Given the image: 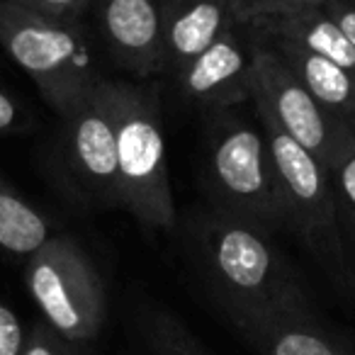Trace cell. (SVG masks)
Segmentation results:
<instances>
[{"instance_id": "cell-18", "label": "cell", "mask_w": 355, "mask_h": 355, "mask_svg": "<svg viewBox=\"0 0 355 355\" xmlns=\"http://www.w3.org/2000/svg\"><path fill=\"white\" fill-rule=\"evenodd\" d=\"M156 350L153 355H205L195 338L173 319H156Z\"/></svg>"}, {"instance_id": "cell-13", "label": "cell", "mask_w": 355, "mask_h": 355, "mask_svg": "<svg viewBox=\"0 0 355 355\" xmlns=\"http://www.w3.org/2000/svg\"><path fill=\"white\" fill-rule=\"evenodd\" d=\"M253 32L280 54V59L290 66L292 73L304 83V88L314 95V100L331 117L348 127H355V73L287 40L266 35L256 27Z\"/></svg>"}, {"instance_id": "cell-5", "label": "cell", "mask_w": 355, "mask_h": 355, "mask_svg": "<svg viewBox=\"0 0 355 355\" xmlns=\"http://www.w3.org/2000/svg\"><path fill=\"white\" fill-rule=\"evenodd\" d=\"M275 163L285 229H290L311 253L324 272L336 282L353 280L345 234L336 209L331 180L324 166L295 144L270 119L258 117Z\"/></svg>"}, {"instance_id": "cell-19", "label": "cell", "mask_w": 355, "mask_h": 355, "mask_svg": "<svg viewBox=\"0 0 355 355\" xmlns=\"http://www.w3.org/2000/svg\"><path fill=\"white\" fill-rule=\"evenodd\" d=\"M35 127V114L30 112L20 98L10 93L6 85H0V134H20Z\"/></svg>"}, {"instance_id": "cell-21", "label": "cell", "mask_w": 355, "mask_h": 355, "mask_svg": "<svg viewBox=\"0 0 355 355\" xmlns=\"http://www.w3.org/2000/svg\"><path fill=\"white\" fill-rule=\"evenodd\" d=\"M27 331L22 329L17 314L0 300V355H22Z\"/></svg>"}, {"instance_id": "cell-3", "label": "cell", "mask_w": 355, "mask_h": 355, "mask_svg": "<svg viewBox=\"0 0 355 355\" xmlns=\"http://www.w3.org/2000/svg\"><path fill=\"white\" fill-rule=\"evenodd\" d=\"M114 80V78H112ZM119 207L148 229L175 227L161 93L153 80H114Z\"/></svg>"}, {"instance_id": "cell-12", "label": "cell", "mask_w": 355, "mask_h": 355, "mask_svg": "<svg viewBox=\"0 0 355 355\" xmlns=\"http://www.w3.org/2000/svg\"><path fill=\"white\" fill-rule=\"evenodd\" d=\"M236 329L258 355H353L334 331L321 324L314 306L270 311L241 321Z\"/></svg>"}, {"instance_id": "cell-9", "label": "cell", "mask_w": 355, "mask_h": 355, "mask_svg": "<svg viewBox=\"0 0 355 355\" xmlns=\"http://www.w3.org/2000/svg\"><path fill=\"white\" fill-rule=\"evenodd\" d=\"M253 46L251 25H234L178 76L180 93L207 114L251 103Z\"/></svg>"}, {"instance_id": "cell-20", "label": "cell", "mask_w": 355, "mask_h": 355, "mask_svg": "<svg viewBox=\"0 0 355 355\" xmlns=\"http://www.w3.org/2000/svg\"><path fill=\"white\" fill-rule=\"evenodd\" d=\"M326 0H241L243 22H251L256 17L285 15V12H300L309 8H324Z\"/></svg>"}, {"instance_id": "cell-10", "label": "cell", "mask_w": 355, "mask_h": 355, "mask_svg": "<svg viewBox=\"0 0 355 355\" xmlns=\"http://www.w3.org/2000/svg\"><path fill=\"white\" fill-rule=\"evenodd\" d=\"M90 10L114 66L139 80L163 73L161 0H93Z\"/></svg>"}, {"instance_id": "cell-2", "label": "cell", "mask_w": 355, "mask_h": 355, "mask_svg": "<svg viewBox=\"0 0 355 355\" xmlns=\"http://www.w3.org/2000/svg\"><path fill=\"white\" fill-rule=\"evenodd\" d=\"M241 107L209 114L202 193L207 207L275 234L285 229L275 163L261 119H248Z\"/></svg>"}, {"instance_id": "cell-7", "label": "cell", "mask_w": 355, "mask_h": 355, "mask_svg": "<svg viewBox=\"0 0 355 355\" xmlns=\"http://www.w3.org/2000/svg\"><path fill=\"white\" fill-rule=\"evenodd\" d=\"M59 166L76 200L93 207H119L112 78H100L93 93L64 117Z\"/></svg>"}, {"instance_id": "cell-22", "label": "cell", "mask_w": 355, "mask_h": 355, "mask_svg": "<svg viewBox=\"0 0 355 355\" xmlns=\"http://www.w3.org/2000/svg\"><path fill=\"white\" fill-rule=\"evenodd\" d=\"M17 3L37 12H44V15L73 22H80V17L93 8V0H17Z\"/></svg>"}, {"instance_id": "cell-17", "label": "cell", "mask_w": 355, "mask_h": 355, "mask_svg": "<svg viewBox=\"0 0 355 355\" xmlns=\"http://www.w3.org/2000/svg\"><path fill=\"white\" fill-rule=\"evenodd\" d=\"M22 355H80V345L66 340L44 321H35L27 331Z\"/></svg>"}, {"instance_id": "cell-1", "label": "cell", "mask_w": 355, "mask_h": 355, "mask_svg": "<svg viewBox=\"0 0 355 355\" xmlns=\"http://www.w3.org/2000/svg\"><path fill=\"white\" fill-rule=\"evenodd\" d=\"M205 277L234 326L270 311L314 306L272 234L207 207L188 222Z\"/></svg>"}, {"instance_id": "cell-16", "label": "cell", "mask_w": 355, "mask_h": 355, "mask_svg": "<svg viewBox=\"0 0 355 355\" xmlns=\"http://www.w3.org/2000/svg\"><path fill=\"white\" fill-rule=\"evenodd\" d=\"M326 175L331 180L343 234L355 241V127H350L340 141L338 151L326 168Z\"/></svg>"}, {"instance_id": "cell-6", "label": "cell", "mask_w": 355, "mask_h": 355, "mask_svg": "<svg viewBox=\"0 0 355 355\" xmlns=\"http://www.w3.org/2000/svg\"><path fill=\"white\" fill-rule=\"evenodd\" d=\"M25 285L44 324L71 343H88L107 314L105 282L93 258L69 234H51L27 256Z\"/></svg>"}, {"instance_id": "cell-8", "label": "cell", "mask_w": 355, "mask_h": 355, "mask_svg": "<svg viewBox=\"0 0 355 355\" xmlns=\"http://www.w3.org/2000/svg\"><path fill=\"white\" fill-rule=\"evenodd\" d=\"M253 42V110L258 117L270 119L292 141L309 151L326 171L350 127L331 117L316 103L280 54L256 32Z\"/></svg>"}, {"instance_id": "cell-14", "label": "cell", "mask_w": 355, "mask_h": 355, "mask_svg": "<svg viewBox=\"0 0 355 355\" xmlns=\"http://www.w3.org/2000/svg\"><path fill=\"white\" fill-rule=\"evenodd\" d=\"M266 35L280 37L302 49L319 54L334 64L343 66L345 71L355 73V46L345 37V32L334 22V17L324 8H309L300 12H285V15L256 17L248 22Z\"/></svg>"}, {"instance_id": "cell-15", "label": "cell", "mask_w": 355, "mask_h": 355, "mask_svg": "<svg viewBox=\"0 0 355 355\" xmlns=\"http://www.w3.org/2000/svg\"><path fill=\"white\" fill-rule=\"evenodd\" d=\"M51 236L49 222L0 175V251L32 256Z\"/></svg>"}, {"instance_id": "cell-4", "label": "cell", "mask_w": 355, "mask_h": 355, "mask_svg": "<svg viewBox=\"0 0 355 355\" xmlns=\"http://www.w3.org/2000/svg\"><path fill=\"white\" fill-rule=\"evenodd\" d=\"M0 46L30 76L42 100L61 119L100 80L80 22L44 15L17 0H0Z\"/></svg>"}, {"instance_id": "cell-23", "label": "cell", "mask_w": 355, "mask_h": 355, "mask_svg": "<svg viewBox=\"0 0 355 355\" xmlns=\"http://www.w3.org/2000/svg\"><path fill=\"white\" fill-rule=\"evenodd\" d=\"M324 10L334 17V22L355 46V0H326Z\"/></svg>"}, {"instance_id": "cell-11", "label": "cell", "mask_w": 355, "mask_h": 355, "mask_svg": "<svg viewBox=\"0 0 355 355\" xmlns=\"http://www.w3.org/2000/svg\"><path fill=\"white\" fill-rule=\"evenodd\" d=\"M163 76L183 73L209 44L243 22L241 0H161Z\"/></svg>"}]
</instances>
